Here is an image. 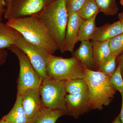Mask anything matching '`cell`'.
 Listing matches in <instances>:
<instances>
[{"mask_svg":"<svg viewBox=\"0 0 123 123\" xmlns=\"http://www.w3.org/2000/svg\"><path fill=\"white\" fill-rule=\"evenodd\" d=\"M2 21H0V49H5L14 44L15 40L21 34Z\"/></svg>","mask_w":123,"mask_h":123,"instance_id":"2e32d148","label":"cell"},{"mask_svg":"<svg viewBox=\"0 0 123 123\" xmlns=\"http://www.w3.org/2000/svg\"><path fill=\"white\" fill-rule=\"evenodd\" d=\"M121 97H122V103L121 112L119 114V116L120 118L121 123H123V93H121Z\"/></svg>","mask_w":123,"mask_h":123,"instance_id":"83f0119b","label":"cell"},{"mask_svg":"<svg viewBox=\"0 0 123 123\" xmlns=\"http://www.w3.org/2000/svg\"><path fill=\"white\" fill-rule=\"evenodd\" d=\"M123 33L119 21L112 24L107 23L100 27H97L91 40L97 42L109 41Z\"/></svg>","mask_w":123,"mask_h":123,"instance_id":"7c38bea8","label":"cell"},{"mask_svg":"<svg viewBox=\"0 0 123 123\" xmlns=\"http://www.w3.org/2000/svg\"><path fill=\"white\" fill-rule=\"evenodd\" d=\"M100 12L95 0H87L77 12L83 20L91 19Z\"/></svg>","mask_w":123,"mask_h":123,"instance_id":"d6986e66","label":"cell"},{"mask_svg":"<svg viewBox=\"0 0 123 123\" xmlns=\"http://www.w3.org/2000/svg\"><path fill=\"white\" fill-rule=\"evenodd\" d=\"M93 57L95 66L97 70L111 53L109 41L99 42L92 40Z\"/></svg>","mask_w":123,"mask_h":123,"instance_id":"5bb4252c","label":"cell"},{"mask_svg":"<svg viewBox=\"0 0 123 123\" xmlns=\"http://www.w3.org/2000/svg\"><path fill=\"white\" fill-rule=\"evenodd\" d=\"M14 45L26 55L40 76L43 79L47 78L46 68L51 54L44 49L28 42L21 34L15 40Z\"/></svg>","mask_w":123,"mask_h":123,"instance_id":"52a82bcc","label":"cell"},{"mask_svg":"<svg viewBox=\"0 0 123 123\" xmlns=\"http://www.w3.org/2000/svg\"><path fill=\"white\" fill-rule=\"evenodd\" d=\"M8 55V52L5 49H0V66L6 62Z\"/></svg>","mask_w":123,"mask_h":123,"instance_id":"484cf974","label":"cell"},{"mask_svg":"<svg viewBox=\"0 0 123 123\" xmlns=\"http://www.w3.org/2000/svg\"><path fill=\"white\" fill-rule=\"evenodd\" d=\"M87 0H66L68 12H77Z\"/></svg>","mask_w":123,"mask_h":123,"instance_id":"d4e9b609","label":"cell"},{"mask_svg":"<svg viewBox=\"0 0 123 123\" xmlns=\"http://www.w3.org/2000/svg\"><path fill=\"white\" fill-rule=\"evenodd\" d=\"M6 7L4 0H0V18H2L4 13Z\"/></svg>","mask_w":123,"mask_h":123,"instance_id":"4316f807","label":"cell"},{"mask_svg":"<svg viewBox=\"0 0 123 123\" xmlns=\"http://www.w3.org/2000/svg\"><path fill=\"white\" fill-rule=\"evenodd\" d=\"M2 21V18H0V21Z\"/></svg>","mask_w":123,"mask_h":123,"instance_id":"e575fe53","label":"cell"},{"mask_svg":"<svg viewBox=\"0 0 123 123\" xmlns=\"http://www.w3.org/2000/svg\"><path fill=\"white\" fill-rule=\"evenodd\" d=\"M8 49L17 56L19 61L20 73L18 79L17 95H21L28 90L39 88L43 79L36 72L26 55L14 44Z\"/></svg>","mask_w":123,"mask_h":123,"instance_id":"8992f818","label":"cell"},{"mask_svg":"<svg viewBox=\"0 0 123 123\" xmlns=\"http://www.w3.org/2000/svg\"><path fill=\"white\" fill-rule=\"evenodd\" d=\"M118 55L111 53L103 64L97 71L110 77L114 73L116 70V60Z\"/></svg>","mask_w":123,"mask_h":123,"instance_id":"7402d4cb","label":"cell"},{"mask_svg":"<svg viewBox=\"0 0 123 123\" xmlns=\"http://www.w3.org/2000/svg\"><path fill=\"white\" fill-rule=\"evenodd\" d=\"M120 3L121 5L123 6V0H120Z\"/></svg>","mask_w":123,"mask_h":123,"instance_id":"836d02e7","label":"cell"},{"mask_svg":"<svg viewBox=\"0 0 123 123\" xmlns=\"http://www.w3.org/2000/svg\"><path fill=\"white\" fill-rule=\"evenodd\" d=\"M5 117L8 123H28L29 120L23 107L21 95H17L13 107Z\"/></svg>","mask_w":123,"mask_h":123,"instance_id":"e0dca14e","label":"cell"},{"mask_svg":"<svg viewBox=\"0 0 123 123\" xmlns=\"http://www.w3.org/2000/svg\"><path fill=\"white\" fill-rule=\"evenodd\" d=\"M18 31L25 39L53 55L58 46L37 15L7 20L6 23Z\"/></svg>","mask_w":123,"mask_h":123,"instance_id":"6da1fadb","label":"cell"},{"mask_svg":"<svg viewBox=\"0 0 123 123\" xmlns=\"http://www.w3.org/2000/svg\"><path fill=\"white\" fill-rule=\"evenodd\" d=\"M66 80L47 77L43 79L39 88L41 101L44 107L63 110L68 115L65 98Z\"/></svg>","mask_w":123,"mask_h":123,"instance_id":"5b68a950","label":"cell"},{"mask_svg":"<svg viewBox=\"0 0 123 123\" xmlns=\"http://www.w3.org/2000/svg\"><path fill=\"white\" fill-rule=\"evenodd\" d=\"M65 89L66 92L70 94L80 93L88 91V85L84 78L66 80Z\"/></svg>","mask_w":123,"mask_h":123,"instance_id":"ffe728a7","label":"cell"},{"mask_svg":"<svg viewBox=\"0 0 123 123\" xmlns=\"http://www.w3.org/2000/svg\"><path fill=\"white\" fill-rule=\"evenodd\" d=\"M99 8V12L105 15H113L118 10L116 0H95Z\"/></svg>","mask_w":123,"mask_h":123,"instance_id":"44dd1931","label":"cell"},{"mask_svg":"<svg viewBox=\"0 0 123 123\" xmlns=\"http://www.w3.org/2000/svg\"><path fill=\"white\" fill-rule=\"evenodd\" d=\"M0 123H8L6 121L5 118V116L3 117L0 119Z\"/></svg>","mask_w":123,"mask_h":123,"instance_id":"d6a6232c","label":"cell"},{"mask_svg":"<svg viewBox=\"0 0 123 123\" xmlns=\"http://www.w3.org/2000/svg\"><path fill=\"white\" fill-rule=\"evenodd\" d=\"M97 15L88 19L83 20L82 21L78 33V40L81 42L90 41L91 38L96 29L95 20Z\"/></svg>","mask_w":123,"mask_h":123,"instance_id":"ac0fdd59","label":"cell"},{"mask_svg":"<svg viewBox=\"0 0 123 123\" xmlns=\"http://www.w3.org/2000/svg\"><path fill=\"white\" fill-rule=\"evenodd\" d=\"M110 80L112 86L120 93H123V79L120 66L118 65L114 73L110 77Z\"/></svg>","mask_w":123,"mask_h":123,"instance_id":"603a6c76","label":"cell"},{"mask_svg":"<svg viewBox=\"0 0 123 123\" xmlns=\"http://www.w3.org/2000/svg\"><path fill=\"white\" fill-rule=\"evenodd\" d=\"M89 91L79 94L66 95L65 98L68 115L78 119L90 110L89 107Z\"/></svg>","mask_w":123,"mask_h":123,"instance_id":"9c48e42d","label":"cell"},{"mask_svg":"<svg viewBox=\"0 0 123 123\" xmlns=\"http://www.w3.org/2000/svg\"><path fill=\"white\" fill-rule=\"evenodd\" d=\"M67 114L63 110L44 107L28 123H55L57 120Z\"/></svg>","mask_w":123,"mask_h":123,"instance_id":"9a60e30c","label":"cell"},{"mask_svg":"<svg viewBox=\"0 0 123 123\" xmlns=\"http://www.w3.org/2000/svg\"><path fill=\"white\" fill-rule=\"evenodd\" d=\"M118 18L119 20V21L121 23V28L123 33V11L119 14L118 15Z\"/></svg>","mask_w":123,"mask_h":123,"instance_id":"f1b7e54d","label":"cell"},{"mask_svg":"<svg viewBox=\"0 0 123 123\" xmlns=\"http://www.w3.org/2000/svg\"><path fill=\"white\" fill-rule=\"evenodd\" d=\"M111 53L118 55L123 52V33L109 40Z\"/></svg>","mask_w":123,"mask_h":123,"instance_id":"cb8c5ba5","label":"cell"},{"mask_svg":"<svg viewBox=\"0 0 123 123\" xmlns=\"http://www.w3.org/2000/svg\"><path fill=\"white\" fill-rule=\"evenodd\" d=\"M36 15L55 40L59 50L62 53L64 52L65 33L68 19L66 0H55Z\"/></svg>","mask_w":123,"mask_h":123,"instance_id":"7a4b0ae2","label":"cell"},{"mask_svg":"<svg viewBox=\"0 0 123 123\" xmlns=\"http://www.w3.org/2000/svg\"><path fill=\"white\" fill-rule=\"evenodd\" d=\"M83 20L77 12H68V19L65 39L64 52L73 53L76 43L79 41L78 33L80 25Z\"/></svg>","mask_w":123,"mask_h":123,"instance_id":"30bf717a","label":"cell"},{"mask_svg":"<svg viewBox=\"0 0 123 123\" xmlns=\"http://www.w3.org/2000/svg\"><path fill=\"white\" fill-rule=\"evenodd\" d=\"M72 53L73 57L80 62L86 68L94 70L95 68L91 42L90 41H82L78 48Z\"/></svg>","mask_w":123,"mask_h":123,"instance_id":"4fadbf2b","label":"cell"},{"mask_svg":"<svg viewBox=\"0 0 123 123\" xmlns=\"http://www.w3.org/2000/svg\"><path fill=\"white\" fill-rule=\"evenodd\" d=\"M119 65L120 66L121 74H122L123 77V54L120 56V58L119 63Z\"/></svg>","mask_w":123,"mask_h":123,"instance_id":"f546056e","label":"cell"},{"mask_svg":"<svg viewBox=\"0 0 123 123\" xmlns=\"http://www.w3.org/2000/svg\"><path fill=\"white\" fill-rule=\"evenodd\" d=\"M84 79L88 86L90 110H101L104 106L108 105L117 91L111 84L110 77L85 68Z\"/></svg>","mask_w":123,"mask_h":123,"instance_id":"3957f363","label":"cell"},{"mask_svg":"<svg viewBox=\"0 0 123 123\" xmlns=\"http://www.w3.org/2000/svg\"><path fill=\"white\" fill-rule=\"evenodd\" d=\"M21 96L23 107L29 121L44 107L41 101L39 88L28 90Z\"/></svg>","mask_w":123,"mask_h":123,"instance_id":"8fae6325","label":"cell"},{"mask_svg":"<svg viewBox=\"0 0 123 123\" xmlns=\"http://www.w3.org/2000/svg\"><path fill=\"white\" fill-rule=\"evenodd\" d=\"M13 0H4L6 7L8 6L9 5L11 4V2H12Z\"/></svg>","mask_w":123,"mask_h":123,"instance_id":"1f68e13d","label":"cell"},{"mask_svg":"<svg viewBox=\"0 0 123 123\" xmlns=\"http://www.w3.org/2000/svg\"><path fill=\"white\" fill-rule=\"evenodd\" d=\"M85 68L75 57L66 59L50 55L46 68L48 77L68 80L84 78Z\"/></svg>","mask_w":123,"mask_h":123,"instance_id":"277c9868","label":"cell"},{"mask_svg":"<svg viewBox=\"0 0 123 123\" xmlns=\"http://www.w3.org/2000/svg\"><path fill=\"white\" fill-rule=\"evenodd\" d=\"M112 123H122L120 118L119 115L116 118H115Z\"/></svg>","mask_w":123,"mask_h":123,"instance_id":"4dcf8cb0","label":"cell"},{"mask_svg":"<svg viewBox=\"0 0 123 123\" xmlns=\"http://www.w3.org/2000/svg\"><path fill=\"white\" fill-rule=\"evenodd\" d=\"M55 0H13L6 7L4 15L7 20L36 15Z\"/></svg>","mask_w":123,"mask_h":123,"instance_id":"ba28073f","label":"cell"}]
</instances>
